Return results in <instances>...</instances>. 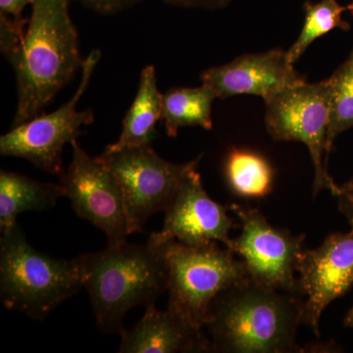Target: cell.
Masks as SVG:
<instances>
[{"label": "cell", "instance_id": "obj_1", "mask_svg": "<svg viewBox=\"0 0 353 353\" xmlns=\"http://www.w3.org/2000/svg\"><path fill=\"white\" fill-rule=\"evenodd\" d=\"M166 234L152 233L145 243L128 241L99 252L80 255L83 285L97 326L104 334H121L125 316L136 306L155 303L168 288Z\"/></svg>", "mask_w": 353, "mask_h": 353}, {"label": "cell", "instance_id": "obj_2", "mask_svg": "<svg viewBox=\"0 0 353 353\" xmlns=\"http://www.w3.org/2000/svg\"><path fill=\"white\" fill-rule=\"evenodd\" d=\"M70 0H34L19 50L10 60L17 79L18 102L13 127L41 115L68 85L83 62L78 32L69 13Z\"/></svg>", "mask_w": 353, "mask_h": 353}, {"label": "cell", "instance_id": "obj_3", "mask_svg": "<svg viewBox=\"0 0 353 353\" xmlns=\"http://www.w3.org/2000/svg\"><path fill=\"white\" fill-rule=\"evenodd\" d=\"M303 301L246 281L223 290L209 311L208 329L212 352L287 353L303 352L296 345Z\"/></svg>", "mask_w": 353, "mask_h": 353}, {"label": "cell", "instance_id": "obj_4", "mask_svg": "<svg viewBox=\"0 0 353 353\" xmlns=\"http://www.w3.org/2000/svg\"><path fill=\"white\" fill-rule=\"evenodd\" d=\"M83 285L79 257L55 259L34 250L19 224L0 239V297L10 310L46 319Z\"/></svg>", "mask_w": 353, "mask_h": 353}, {"label": "cell", "instance_id": "obj_5", "mask_svg": "<svg viewBox=\"0 0 353 353\" xmlns=\"http://www.w3.org/2000/svg\"><path fill=\"white\" fill-rule=\"evenodd\" d=\"M165 234L168 309L190 326L203 329L215 297L223 290L250 280L245 264L218 241L190 246Z\"/></svg>", "mask_w": 353, "mask_h": 353}, {"label": "cell", "instance_id": "obj_6", "mask_svg": "<svg viewBox=\"0 0 353 353\" xmlns=\"http://www.w3.org/2000/svg\"><path fill=\"white\" fill-rule=\"evenodd\" d=\"M265 127L271 138L301 141L307 146L314 167L313 194L327 189L336 194L338 185L328 173L327 134L330 124L329 79L279 92L265 101Z\"/></svg>", "mask_w": 353, "mask_h": 353}, {"label": "cell", "instance_id": "obj_7", "mask_svg": "<svg viewBox=\"0 0 353 353\" xmlns=\"http://www.w3.org/2000/svg\"><path fill=\"white\" fill-rule=\"evenodd\" d=\"M99 157L120 183L132 234L143 231L152 215L166 210L183 176L196 168L202 155L188 163H171L148 145L116 152L104 150Z\"/></svg>", "mask_w": 353, "mask_h": 353}, {"label": "cell", "instance_id": "obj_8", "mask_svg": "<svg viewBox=\"0 0 353 353\" xmlns=\"http://www.w3.org/2000/svg\"><path fill=\"white\" fill-rule=\"evenodd\" d=\"M101 57V51L95 50L83 60L80 85L64 105L54 112L41 114L13 127L3 134L0 138V154L24 158L41 170L61 176L64 173L62 153L65 145L75 141L82 134V128L94 120L90 109L79 111L77 108Z\"/></svg>", "mask_w": 353, "mask_h": 353}, {"label": "cell", "instance_id": "obj_9", "mask_svg": "<svg viewBox=\"0 0 353 353\" xmlns=\"http://www.w3.org/2000/svg\"><path fill=\"white\" fill-rule=\"evenodd\" d=\"M229 210L238 216L241 233L228 248L239 254L248 278L255 284L303 296L294 277L296 264L303 252L305 234L278 229L256 208L232 204Z\"/></svg>", "mask_w": 353, "mask_h": 353}, {"label": "cell", "instance_id": "obj_10", "mask_svg": "<svg viewBox=\"0 0 353 353\" xmlns=\"http://www.w3.org/2000/svg\"><path fill=\"white\" fill-rule=\"evenodd\" d=\"M71 145V163L60 176L64 196L71 201L79 217L103 232L108 245L124 243L130 234L129 227L117 178L99 157H90L77 139Z\"/></svg>", "mask_w": 353, "mask_h": 353}, {"label": "cell", "instance_id": "obj_11", "mask_svg": "<svg viewBox=\"0 0 353 353\" xmlns=\"http://www.w3.org/2000/svg\"><path fill=\"white\" fill-rule=\"evenodd\" d=\"M296 270L301 294L306 296L301 325L319 336L322 313L353 285V230L329 234L321 245L304 250L297 259Z\"/></svg>", "mask_w": 353, "mask_h": 353}, {"label": "cell", "instance_id": "obj_12", "mask_svg": "<svg viewBox=\"0 0 353 353\" xmlns=\"http://www.w3.org/2000/svg\"><path fill=\"white\" fill-rule=\"evenodd\" d=\"M202 85L225 99L239 94H252L264 101L279 92L303 85L305 77L290 61L287 51L271 50L241 55L230 63L212 67L201 74Z\"/></svg>", "mask_w": 353, "mask_h": 353}, {"label": "cell", "instance_id": "obj_13", "mask_svg": "<svg viewBox=\"0 0 353 353\" xmlns=\"http://www.w3.org/2000/svg\"><path fill=\"white\" fill-rule=\"evenodd\" d=\"M229 208L213 201L204 190L196 168L183 176L170 205L165 210L162 232L190 246L218 241L229 245L230 231L236 227Z\"/></svg>", "mask_w": 353, "mask_h": 353}, {"label": "cell", "instance_id": "obj_14", "mask_svg": "<svg viewBox=\"0 0 353 353\" xmlns=\"http://www.w3.org/2000/svg\"><path fill=\"white\" fill-rule=\"evenodd\" d=\"M145 308L134 328L121 332L120 353L212 352L202 329L190 326L169 309L158 310L155 303Z\"/></svg>", "mask_w": 353, "mask_h": 353}, {"label": "cell", "instance_id": "obj_15", "mask_svg": "<svg viewBox=\"0 0 353 353\" xmlns=\"http://www.w3.org/2000/svg\"><path fill=\"white\" fill-rule=\"evenodd\" d=\"M163 94L157 87L154 66L141 71L138 92L123 121L119 139L106 146L105 152L152 145L157 134V124L161 120Z\"/></svg>", "mask_w": 353, "mask_h": 353}, {"label": "cell", "instance_id": "obj_16", "mask_svg": "<svg viewBox=\"0 0 353 353\" xmlns=\"http://www.w3.org/2000/svg\"><path fill=\"white\" fill-rule=\"evenodd\" d=\"M64 196L62 185L41 183L29 176L6 170L0 172V231L1 234L18 224L26 211L52 208Z\"/></svg>", "mask_w": 353, "mask_h": 353}, {"label": "cell", "instance_id": "obj_17", "mask_svg": "<svg viewBox=\"0 0 353 353\" xmlns=\"http://www.w3.org/2000/svg\"><path fill=\"white\" fill-rule=\"evenodd\" d=\"M216 94L202 85L199 88H174L163 94L162 116L167 134L175 138L183 127L212 129V104Z\"/></svg>", "mask_w": 353, "mask_h": 353}, {"label": "cell", "instance_id": "obj_18", "mask_svg": "<svg viewBox=\"0 0 353 353\" xmlns=\"http://www.w3.org/2000/svg\"><path fill=\"white\" fill-rule=\"evenodd\" d=\"M225 173L230 188L243 197H263L273 185V169L264 157L250 150H234L228 155Z\"/></svg>", "mask_w": 353, "mask_h": 353}, {"label": "cell", "instance_id": "obj_19", "mask_svg": "<svg viewBox=\"0 0 353 353\" xmlns=\"http://www.w3.org/2000/svg\"><path fill=\"white\" fill-rule=\"evenodd\" d=\"M345 10L347 7L341 6L339 0H320L316 3L306 1L303 29L299 38L287 51L290 61L296 63L309 46L324 34L336 29L350 30V23L343 17Z\"/></svg>", "mask_w": 353, "mask_h": 353}, {"label": "cell", "instance_id": "obj_20", "mask_svg": "<svg viewBox=\"0 0 353 353\" xmlns=\"http://www.w3.org/2000/svg\"><path fill=\"white\" fill-rule=\"evenodd\" d=\"M330 124L327 134V152L334 141L353 128V48L350 57L330 77Z\"/></svg>", "mask_w": 353, "mask_h": 353}, {"label": "cell", "instance_id": "obj_21", "mask_svg": "<svg viewBox=\"0 0 353 353\" xmlns=\"http://www.w3.org/2000/svg\"><path fill=\"white\" fill-rule=\"evenodd\" d=\"M29 19L15 20L0 14V50L6 59H11L19 50Z\"/></svg>", "mask_w": 353, "mask_h": 353}, {"label": "cell", "instance_id": "obj_22", "mask_svg": "<svg viewBox=\"0 0 353 353\" xmlns=\"http://www.w3.org/2000/svg\"><path fill=\"white\" fill-rule=\"evenodd\" d=\"M83 6L99 14H115L136 6L139 0H77Z\"/></svg>", "mask_w": 353, "mask_h": 353}, {"label": "cell", "instance_id": "obj_23", "mask_svg": "<svg viewBox=\"0 0 353 353\" xmlns=\"http://www.w3.org/2000/svg\"><path fill=\"white\" fill-rule=\"evenodd\" d=\"M334 196L338 199L339 210L345 216L353 230V178L343 185H339Z\"/></svg>", "mask_w": 353, "mask_h": 353}, {"label": "cell", "instance_id": "obj_24", "mask_svg": "<svg viewBox=\"0 0 353 353\" xmlns=\"http://www.w3.org/2000/svg\"><path fill=\"white\" fill-rule=\"evenodd\" d=\"M170 6L181 8L206 9V10H218L224 8L233 0H164Z\"/></svg>", "mask_w": 353, "mask_h": 353}, {"label": "cell", "instance_id": "obj_25", "mask_svg": "<svg viewBox=\"0 0 353 353\" xmlns=\"http://www.w3.org/2000/svg\"><path fill=\"white\" fill-rule=\"evenodd\" d=\"M34 0H0V14L8 16L15 20H24L23 11L26 6Z\"/></svg>", "mask_w": 353, "mask_h": 353}, {"label": "cell", "instance_id": "obj_26", "mask_svg": "<svg viewBox=\"0 0 353 353\" xmlns=\"http://www.w3.org/2000/svg\"><path fill=\"white\" fill-rule=\"evenodd\" d=\"M343 325H345V327H348V328L353 329V306L352 309L348 311L347 316H345V320H343Z\"/></svg>", "mask_w": 353, "mask_h": 353}, {"label": "cell", "instance_id": "obj_27", "mask_svg": "<svg viewBox=\"0 0 353 353\" xmlns=\"http://www.w3.org/2000/svg\"><path fill=\"white\" fill-rule=\"evenodd\" d=\"M347 10L350 11V14L353 16V0L347 4Z\"/></svg>", "mask_w": 353, "mask_h": 353}]
</instances>
